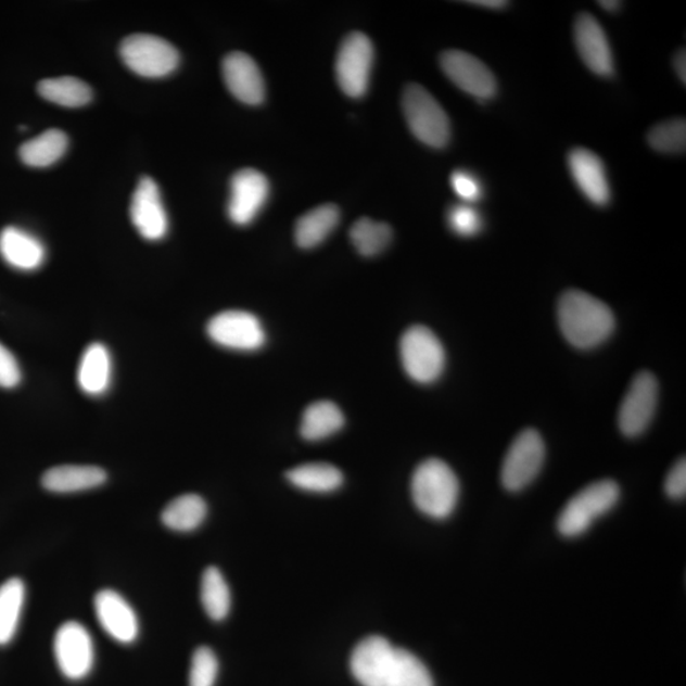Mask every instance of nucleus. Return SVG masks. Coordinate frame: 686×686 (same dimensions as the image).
I'll return each mask as SVG.
<instances>
[{
    "instance_id": "obj_26",
    "label": "nucleus",
    "mask_w": 686,
    "mask_h": 686,
    "mask_svg": "<svg viewBox=\"0 0 686 686\" xmlns=\"http://www.w3.org/2000/svg\"><path fill=\"white\" fill-rule=\"evenodd\" d=\"M26 601L24 581L12 577L0 586V646L10 645L18 631Z\"/></svg>"
},
{
    "instance_id": "obj_4",
    "label": "nucleus",
    "mask_w": 686,
    "mask_h": 686,
    "mask_svg": "<svg viewBox=\"0 0 686 686\" xmlns=\"http://www.w3.org/2000/svg\"><path fill=\"white\" fill-rule=\"evenodd\" d=\"M619 497L621 490L614 481L604 480L588 484L573 496L559 513V533L569 538L584 534L596 519L613 509Z\"/></svg>"
},
{
    "instance_id": "obj_32",
    "label": "nucleus",
    "mask_w": 686,
    "mask_h": 686,
    "mask_svg": "<svg viewBox=\"0 0 686 686\" xmlns=\"http://www.w3.org/2000/svg\"><path fill=\"white\" fill-rule=\"evenodd\" d=\"M350 238L360 255L372 257L379 255L390 245L393 232L385 223L361 218L350 229Z\"/></svg>"
},
{
    "instance_id": "obj_30",
    "label": "nucleus",
    "mask_w": 686,
    "mask_h": 686,
    "mask_svg": "<svg viewBox=\"0 0 686 686\" xmlns=\"http://www.w3.org/2000/svg\"><path fill=\"white\" fill-rule=\"evenodd\" d=\"M201 604L212 621L221 622L232 606L229 586L223 573L216 567H207L201 577Z\"/></svg>"
},
{
    "instance_id": "obj_38",
    "label": "nucleus",
    "mask_w": 686,
    "mask_h": 686,
    "mask_svg": "<svg viewBox=\"0 0 686 686\" xmlns=\"http://www.w3.org/2000/svg\"><path fill=\"white\" fill-rule=\"evenodd\" d=\"M665 491L669 497L681 499L686 494V463L685 458L677 461L671 468L665 481Z\"/></svg>"
},
{
    "instance_id": "obj_27",
    "label": "nucleus",
    "mask_w": 686,
    "mask_h": 686,
    "mask_svg": "<svg viewBox=\"0 0 686 686\" xmlns=\"http://www.w3.org/2000/svg\"><path fill=\"white\" fill-rule=\"evenodd\" d=\"M345 423L341 409L332 402L320 401L305 409L301 434L308 442H319L340 431Z\"/></svg>"
},
{
    "instance_id": "obj_41",
    "label": "nucleus",
    "mask_w": 686,
    "mask_h": 686,
    "mask_svg": "<svg viewBox=\"0 0 686 686\" xmlns=\"http://www.w3.org/2000/svg\"><path fill=\"white\" fill-rule=\"evenodd\" d=\"M599 5L602 10H606L608 12H617L619 9H621L622 3L615 2V0H602V2H599Z\"/></svg>"
},
{
    "instance_id": "obj_10",
    "label": "nucleus",
    "mask_w": 686,
    "mask_h": 686,
    "mask_svg": "<svg viewBox=\"0 0 686 686\" xmlns=\"http://www.w3.org/2000/svg\"><path fill=\"white\" fill-rule=\"evenodd\" d=\"M659 402V382L650 371H640L632 380L619 408V429L625 436L636 437L650 427Z\"/></svg>"
},
{
    "instance_id": "obj_1",
    "label": "nucleus",
    "mask_w": 686,
    "mask_h": 686,
    "mask_svg": "<svg viewBox=\"0 0 686 686\" xmlns=\"http://www.w3.org/2000/svg\"><path fill=\"white\" fill-rule=\"evenodd\" d=\"M558 325L573 347L590 350L614 332L615 317L606 303L583 290H567L558 302Z\"/></svg>"
},
{
    "instance_id": "obj_39",
    "label": "nucleus",
    "mask_w": 686,
    "mask_h": 686,
    "mask_svg": "<svg viewBox=\"0 0 686 686\" xmlns=\"http://www.w3.org/2000/svg\"><path fill=\"white\" fill-rule=\"evenodd\" d=\"M674 66L678 79L683 81V85H686V54L684 49L676 52Z\"/></svg>"
},
{
    "instance_id": "obj_25",
    "label": "nucleus",
    "mask_w": 686,
    "mask_h": 686,
    "mask_svg": "<svg viewBox=\"0 0 686 686\" xmlns=\"http://www.w3.org/2000/svg\"><path fill=\"white\" fill-rule=\"evenodd\" d=\"M68 145L69 140L64 131L50 129L22 144L20 158L28 167L47 168L62 158Z\"/></svg>"
},
{
    "instance_id": "obj_24",
    "label": "nucleus",
    "mask_w": 686,
    "mask_h": 686,
    "mask_svg": "<svg viewBox=\"0 0 686 686\" xmlns=\"http://www.w3.org/2000/svg\"><path fill=\"white\" fill-rule=\"evenodd\" d=\"M340 221V211L332 204L318 206L303 215L295 226V241L301 249H315L330 236Z\"/></svg>"
},
{
    "instance_id": "obj_16",
    "label": "nucleus",
    "mask_w": 686,
    "mask_h": 686,
    "mask_svg": "<svg viewBox=\"0 0 686 686\" xmlns=\"http://www.w3.org/2000/svg\"><path fill=\"white\" fill-rule=\"evenodd\" d=\"M575 41L579 54L588 69L596 76H613V52L606 31L593 14L581 13L576 18Z\"/></svg>"
},
{
    "instance_id": "obj_12",
    "label": "nucleus",
    "mask_w": 686,
    "mask_h": 686,
    "mask_svg": "<svg viewBox=\"0 0 686 686\" xmlns=\"http://www.w3.org/2000/svg\"><path fill=\"white\" fill-rule=\"evenodd\" d=\"M440 65L455 86L480 101L492 99L497 92V80L488 66L468 52L449 50L440 56Z\"/></svg>"
},
{
    "instance_id": "obj_11",
    "label": "nucleus",
    "mask_w": 686,
    "mask_h": 686,
    "mask_svg": "<svg viewBox=\"0 0 686 686\" xmlns=\"http://www.w3.org/2000/svg\"><path fill=\"white\" fill-rule=\"evenodd\" d=\"M207 335L224 348L256 352L265 345L266 334L257 317L243 310L219 313L207 323Z\"/></svg>"
},
{
    "instance_id": "obj_15",
    "label": "nucleus",
    "mask_w": 686,
    "mask_h": 686,
    "mask_svg": "<svg viewBox=\"0 0 686 686\" xmlns=\"http://www.w3.org/2000/svg\"><path fill=\"white\" fill-rule=\"evenodd\" d=\"M130 218L138 233L147 241H161L168 232V216L161 191L151 177H143L134 192Z\"/></svg>"
},
{
    "instance_id": "obj_5",
    "label": "nucleus",
    "mask_w": 686,
    "mask_h": 686,
    "mask_svg": "<svg viewBox=\"0 0 686 686\" xmlns=\"http://www.w3.org/2000/svg\"><path fill=\"white\" fill-rule=\"evenodd\" d=\"M402 365L416 383L430 384L442 377L446 356L437 335L424 326H414L402 335Z\"/></svg>"
},
{
    "instance_id": "obj_35",
    "label": "nucleus",
    "mask_w": 686,
    "mask_h": 686,
    "mask_svg": "<svg viewBox=\"0 0 686 686\" xmlns=\"http://www.w3.org/2000/svg\"><path fill=\"white\" fill-rule=\"evenodd\" d=\"M447 224L455 234L473 237L481 232L483 220L479 212L468 204L455 205L447 213Z\"/></svg>"
},
{
    "instance_id": "obj_23",
    "label": "nucleus",
    "mask_w": 686,
    "mask_h": 686,
    "mask_svg": "<svg viewBox=\"0 0 686 686\" xmlns=\"http://www.w3.org/2000/svg\"><path fill=\"white\" fill-rule=\"evenodd\" d=\"M207 517L205 499L195 494L178 496L164 507L161 519L164 526L177 533L196 531Z\"/></svg>"
},
{
    "instance_id": "obj_21",
    "label": "nucleus",
    "mask_w": 686,
    "mask_h": 686,
    "mask_svg": "<svg viewBox=\"0 0 686 686\" xmlns=\"http://www.w3.org/2000/svg\"><path fill=\"white\" fill-rule=\"evenodd\" d=\"M107 473L94 466H59L45 472L42 487L52 494H76L106 483Z\"/></svg>"
},
{
    "instance_id": "obj_40",
    "label": "nucleus",
    "mask_w": 686,
    "mask_h": 686,
    "mask_svg": "<svg viewBox=\"0 0 686 686\" xmlns=\"http://www.w3.org/2000/svg\"><path fill=\"white\" fill-rule=\"evenodd\" d=\"M468 3L484 7V9L488 10H503L507 7V2H504V0H474V2Z\"/></svg>"
},
{
    "instance_id": "obj_37",
    "label": "nucleus",
    "mask_w": 686,
    "mask_h": 686,
    "mask_svg": "<svg viewBox=\"0 0 686 686\" xmlns=\"http://www.w3.org/2000/svg\"><path fill=\"white\" fill-rule=\"evenodd\" d=\"M22 372L16 357L0 343V388L12 390L21 383Z\"/></svg>"
},
{
    "instance_id": "obj_18",
    "label": "nucleus",
    "mask_w": 686,
    "mask_h": 686,
    "mask_svg": "<svg viewBox=\"0 0 686 686\" xmlns=\"http://www.w3.org/2000/svg\"><path fill=\"white\" fill-rule=\"evenodd\" d=\"M223 77L237 100L252 106L264 102V77L250 55L244 52H232L227 55L223 61Z\"/></svg>"
},
{
    "instance_id": "obj_22",
    "label": "nucleus",
    "mask_w": 686,
    "mask_h": 686,
    "mask_svg": "<svg viewBox=\"0 0 686 686\" xmlns=\"http://www.w3.org/2000/svg\"><path fill=\"white\" fill-rule=\"evenodd\" d=\"M80 391L89 397L106 394L112 383V357L101 342L91 343L80 357L77 370Z\"/></svg>"
},
{
    "instance_id": "obj_6",
    "label": "nucleus",
    "mask_w": 686,
    "mask_h": 686,
    "mask_svg": "<svg viewBox=\"0 0 686 686\" xmlns=\"http://www.w3.org/2000/svg\"><path fill=\"white\" fill-rule=\"evenodd\" d=\"M120 55L131 72L144 78L167 77L180 64V54L174 45L154 35L126 37L120 45Z\"/></svg>"
},
{
    "instance_id": "obj_28",
    "label": "nucleus",
    "mask_w": 686,
    "mask_h": 686,
    "mask_svg": "<svg viewBox=\"0 0 686 686\" xmlns=\"http://www.w3.org/2000/svg\"><path fill=\"white\" fill-rule=\"evenodd\" d=\"M37 91L42 99L69 109L86 106L93 99L91 87L74 77L43 79Z\"/></svg>"
},
{
    "instance_id": "obj_7",
    "label": "nucleus",
    "mask_w": 686,
    "mask_h": 686,
    "mask_svg": "<svg viewBox=\"0 0 686 686\" xmlns=\"http://www.w3.org/2000/svg\"><path fill=\"white\" fill-rule=\"evenodd\" d=\"M546 459V445L538 431L528 429L513 440L507 452L501 481L504 487L518 492L529 486L539 474Z\"/></svg>"
},
{
    "instance_id": "obj_9",
    "label": "nucleus",
    "mask_w": 686,
    "mask_h": 686,
    "mask_svg": "<svg viewBox=\"0 0 686 686\" xmlns=\"http://www.w3.org/2000/svg\"><path fill=\"white\" fill-rule=\"evenodd\" d=\"M374 62V49L367 35L354 33L343 40L335 76L343 92L353 99H359L368 91L370 74Z\"/></svg>"
},
{
    "instance_id": "obj_8",
    "label": "nucleus",
    "mask_w": 686,
    "mask_h": 686,
    "mask_svg": "<svg viewBox=\"0 0 686 686\" xmlns=\"http://www.w3.org/2000/svg\"><path fill=\"white\" fill-rule=\"evenodd\" d=\"M54 655L59 670L72 682L84 681L94 665V644L84 624L66 622L59 626L54 638Z\"/></svg>"
},
{
    "instance_id": "obj_19",
    "label": "nucleus",
    "mask_w": 686,
    "mask_h": 686,
    "mask_svg": "<svg viewBox=\"0 0 686 686\" xmlns=\"http://www.w3.org/2000/svg\"><path fill=\"white\" fill-rule=\"evenodd\" d=\"M569 167L573 180L584 195L598 206L607 205L611 192L606 166L598 155L585 148H576L569 154Z\"/></svg>"
},
{
    "instance_id": "obj_3",
    "label": "nucleus",
    "mask_w": 686,
    "mask_h": 686,
    "mask_svg": "<svg viewBox=\"0 0 686 686\" xmlns=\"http://www.w3.org/2000/svg\"><path fill=\"white\" fill-rule=\"evenodd\" d=\"M406 122L415 138L431 148H444L452 131L446 112L435 97L420 85H409L402 97Z\"/></svg>"
},
{
    "instance_id": "obj_20",
    "label": "nucleus",
    "mask_w": 686,
    "mask_h": 686,
    "mask_svg": "<svg viewBox=\"0 0 686 686\" xmlns=\"http://www.w3.org/2000/svg\"><path fill=\"white\" fill-rule=\"evenodd\" d=\"M0 256L4 263L20 271H35L47 259V249L39 238L17 227L0 232Z\"/></svg>"
},
{
    "instance_id": "obj_34",
    "label": "nucleus",
    "mask_w": 686,
    "mask_h": 686,
    "mask_svg": "<svg viewBox=\"0 0 686 686\" xmlns=\"http://www.w3.org/2000/svg\"><path fill=\"white\" fill-rule=\"evenodd\" d=\"M219 673V661L208 647H199L192 655L189 686H214Z\"/></svg>"
},
{
    "instance_id": "obj_13",
    "label": "nucleus",
    "mask_w": 686,
    "mask_h": 686,
    "mask_svg": "<svg viewBox=\"0 0 686 686\" xmlns=\"http://www.w3.org/2000/svg\"><path fill=\"white\" fill-rule=\"evenodd\" d=\"M270 192L267 178L261 172L245 168L230 181L228 216L236 226H249L266 204Z\"/></svg>"
},
{
    "instance_id": "obj_33",
    "label": "nucleus",
    "mask_w": 686,
    "mask_h": 686,
    "mask_svg": "<svg viewBox=\"0 0 686 686\" xmlns=\"http://www.w3.org/2000/svg\"><path fill=\"white\" fill-rule=\"evenodd\" d=\"M647 141L655 151L660 153H684L686 148L685 118H674V120L656 125L648 132Z\"/></svg>"
},
{
    "instance_id": "obj_29",
    "label": "nucleus",
    "mask_w": 686,
    "mask_h": 686,
    "mask_svg": "<svg viewBox=\"0 0 686 686\" xmlns=\"http://www.w3.org/2000/svg\"><path fill=\"white\" fill-rule=\"evenodd\" d=\"M287 479L296 488L317 494H328L341 487L343 475L339 468L328 463H308L287 473Z\"/></svg>"
},
{
    "instance_id": "obj_14",
    "label": "nucleus",
    "mask_w": 686,
    "mask_h": 686,
    "mask_svg": "<svg viewBox=\"0 0 686 686\" xmlns=\"http://www.w3.org/2000/svg\"><path fill=\"white\" fill-rule=\"evenodd\" d=\"M97 621L102 630L120 645H131L139 637L140 625L130 602L111 588L97 593L94 598Z\"/></svg>"
},
{
    "instance_id": "obj_2",
    "label": "nucleus",
    "mask_w": 686,
    "mask_h": 686,
    "mask_svg": "<svg viewBox=\"0 0 686 686\" xmlns=\"http://www.w3.org/2000/svg\"><path fill=\"white\" fill-rule=\"evenodd\" d=\"M411 491L417 509L430 518L446 519L458 504V477L445 461L428 459L416 468Z\"/></svg>"
},
{
    "instance_id": "obj_31",
    "label": "nucleus",
    "mask_w": 686,
    "mask_h": 686,
    "mask_svg": "<svg viewBox=\"0 0 686 686\" xmlns=\"http://www.w3.org/2000/svg\"><path fill=\"white\" fill-rule=\"evenodd\" d=\"M385 686H434V678L417 656L395 647Z\"/></svg>"
},
{
    "instance_id": "obj_17",
    "label": "nucleus",
    "mask_w": 686,
    "mask_h": 686,
    "mask_svg": "<svg viewBox=\"0 0 686 686\" xmlns=\"http://www.w3.org/2000/svg\"><path fill=\"white\" fill-rule=\"evenodd\" d=\"M394 648L390 640L380 636L360 640L350 659V668L356 681L363 686H385Z\"/></svg>"
},
{
    "instance_id": "obj_36",
    "label": "nucleus",
    "mask_w": 686,
    "mask_h": 686,
    "mask_svg": "<svg viewBox=\"0 0 686 686\" xmlns=\"http://www.w3.org/2000/svg\"><path fill=\"white\" fill-rule=\"evenodd\" d=\"M450 182L454 192L467 203H474L482 196V185L479 178L467 170H455Z\"/></svg>"
}]
</instances>
